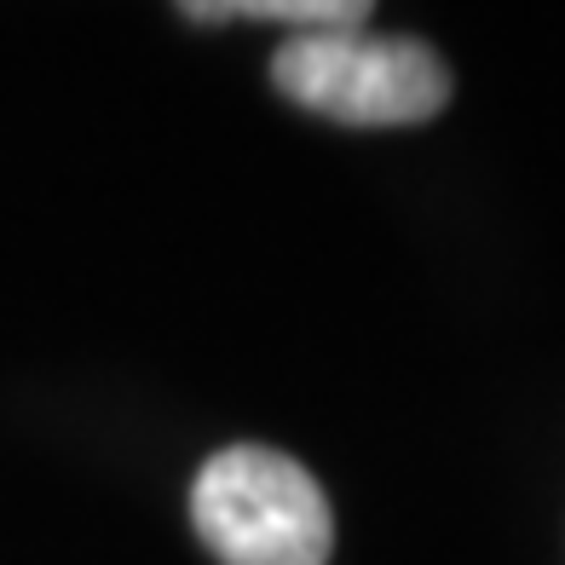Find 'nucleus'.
Listing matches in <instances>:
<instances>
[{
    "label": "nucleus",
    "mask_w": 565,
    "mask_h": 565,
    "mask_svg": "<svg viewBox=\"0 0 565 565\" xmlns=\"http://www.w3.org/2000/svg\"><path fill=\"white\" fill-rule=\"evenodd\" d=\"M271 82L300 110L341 127H416L450 105V64L422 35L306 30L271 58Z\"/></svg>",
    "instance_id": "nucleus-1"
},
{
    "label": "nucleus",
    "mask_w": 565,
    "mask_h": 565,
    "mask_svg": "<svg viewBox=\"0 0 565 565\" xmlns=\"http://www.w3.org/2000/svg\"><path fill=\"white\" fill-rule=\"evenodd\" d=\"M191 520L220 565H329L335 554L323 484L271 445H231L202 461Z\"/></svg>",
    "instance_id": "nucleus-2"
},
{
    "label": "nucleus",
    "mask_w": 565,
    "mask_h": 565,
    "mask_svg": "<svg viewBox=\"0 0 565 565\" xmlns=\"http://www.w3.org/2000/svg\"><path fill=\"white\" fill-rule=\"evenodd\" d=\"M191 23H282L289 35L306 30H364V0H191L179 7Z\"/></svg>",
    "instance_id": "nucleus-3"
}]
</instances>
